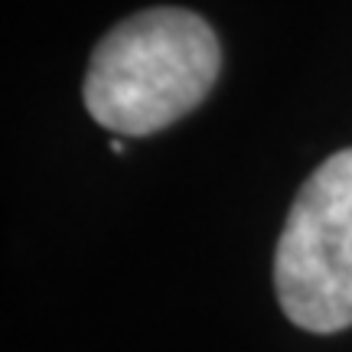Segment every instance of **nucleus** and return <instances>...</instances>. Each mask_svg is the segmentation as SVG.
<instances>
[{
  "label": "nucleus",
  "instance_id": "f257e3e1",
  "mask_svg": "<svg viewBox=\"0 0 352 352\" xmlns=\"http://www.w3.org/2000/svg\"><path fill=\"white\" fill-rule=\"evenodd\" d=\"M219 69V39L199 13L153 7L127 16L95 46L85 108L114 134L147 138L202 104Z\"/></svg>",
  "mask_w": 352,
  "mask_h": 352
},
{
  "label": "nucleus",
  "instance_id": "f03ea898",
  "mask_svg": "<svg viewBox=\"0 0 352 352\" xmlns=\"http://www.w3.org/2000/svg\"><path fill=\"white\" fill-rule=\"evenodd\" d=\"M274 287L294 327H352V147L316 166L297 192L274 252Z\"/></svg>",
  "mask_w": 352,
  "mask_h": 352
},
{
  "label": "nucleus",
  "instance_id": "7ed1b4c3",
  "mask_svg": "<svg viewBox=\"0 0 352 352\" xmlns=\"http://www.w3.org/2000/svg\"><path fill=\"white\" fill-rule=\"evenodd\" d=\"M108 147H111V153H124V140H118V138H114L111 144H108Z\"/></svg>",
  "mask_w": 352,
  "mask_h": 352
}]
</instances>
